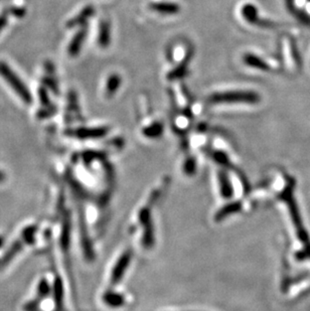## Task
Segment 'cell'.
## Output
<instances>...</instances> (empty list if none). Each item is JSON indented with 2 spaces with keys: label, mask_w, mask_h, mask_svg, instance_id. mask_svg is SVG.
Here are the masks:
<instances>
[{
  "label": "cell",
  "mask_w": 310,
  "mask_h": 311,
  "mask_svg": "<svg viewBox=\"0 0 310 311\" xmlns=\"http://www.w3.org/2000/svg\"><path fill=\"white\" fill-rule=\"evenodd\" d=\"M95 13V9L92 5H88L86 6L84 9L74 18H72L71 20L68 22L67 27L68 28H75L77 26H82L87 23V20L92 17Z\"/></svg>",
  "instance_id": "7"
},
{
  "label": "cell",
  "mask_w": 310,
  "mask_h": 311,
  "mask_svg": "<svg viewBox=\"0 0 310 311\" xmlns=\"http://www.w3.org/2000/svg\"><path fill=\"white\" fill-rule=\"evenodd\" d=\"M108 132V129L105 127H93V128H78L68 132L70 136H74L80 139H95L104 137Z\"/></svg>",
  "instance_id": "3"
},
{
  "label": "cell",
  "mask_w": 310,
  "mask_h": 311,
  "mask_svg": "<svg viewBox=\"0 0 310 311\" xmlns=\"http://www.w3.org/2000/svg\"><path fill=\"white\" fill-rule=\"evenodd\" d=\"M56 111V107L54 105H51L49 107H45V108L40 109L36 114V116L39 119H46V118H49V117H52L53 115H55Z\"/></svg>",
  "instance_id": "21"
},
{
  "label": "cell",
  "mask_w": 310,
  "mask_h": 311,
  "mask_svg": "<svg viewBox=\"0 0 310 311\" xmlns=\"http://www.w3.org/2000/svg\"><path fill=\"white\" fill-rule=\"evenodd\" d=\"M43 83L44 85L47 86L48 88H50L56 95H57L59 93V90H58V87H57V83L56 82V80L52 77V76H49V77H45L43 79Z\"/></svg>",
  "instance_id": "22"
},
{
  "label": "cell",
  "mask_w": 310,
  "mask_h": 311,
  "mask_svg": "<svg viewBox=\"0 0 310 311\" xmlns=\"http://www.w3.org/2000/svg\"><path fill=\"white\" fill-rule=\"evenodd\" d=\"M240 210V204L239 203H232V204H229V205H225V208L218 213L217 215V218L219 220H222L223 218L226 217V215H230L231 213H235V212H238Z\"/></svg>",
  "instance_id": "16"
},
{
  "label": "cell",
  "mask_w": 310,
  "mask_h": 311,
  "mask_svg": "<svg viewBox=\"0 0 310 311\" xmlns=\"http://www.w3.org/2000/svg\"><path fill=\"white\" fill-rule=\"evenodd\" d=\"M35 230H36L35 226H28V227H27V229L24 231V234H23L24 240H25L27 243H28V244H30V243H32V242L34 241Z\"/></svg>",
  "instance_id": "23"
},
{
  "label": "cell",
  "mask_w": 310,
  "mask_h": 311,
  "mask_svg": "<svg viewBox=\"0 0 310 311\" xmlns=\"http://www.w3.org/2000/svg\"><path fill=\"white\" fill-rule=\"evenodd\" d=\"M111 43V28L108 22H102L99 27L98 44L102 49H106Z\"/></svg>",
  "instance_id": "8"
},
{
  "label": "cell",
  "mask_w": 310,
  "mask_h": 311,
  "mask_svg": "<svg viewBox=\"0 0 310 311\" xmlns=\"http://www.w3.org/2000/svg\"><path fill=\"white\" fill-rule=\"evenodd\" d=\"M5 178H6L5 173H4L3 171H1V170H0V183H1V182H3V181L5 180Z\"/></svg>",
  "instance_id": "28"
},
{
  "label": "cell",
  "mask_w": 310,
  "mask_h": 311,
  "mask_svg": "<svg viewBox=\"0 0 310 311\" xmlns=\"http://www.w3.org/2000/svg\"><path fill=\"white\" fill-rule=\"evenodd\" d=\"M45 68H46L47 72H48L51 76L54 75V73H55V66H54V64H53L52 61L47 60L46 64H45Z\"/></svg>",
  "instance_id": "27"
},
{
  "label": "cell",
  "mask_w": 310,
  "mask_h": 311,
  "mask_svg": "<svg viewBox=\"0 0 310 311\" xmlns=\"http://www.w3.org/2000/svg\"><path fill=\"white\" fill-rule=\"evenodd\" d=\"M220 181H221L222 196L225 198H231L233 196V188H232V184H231L226 174L224 172H222L220 175Z\"/></svg>",
  "instance_id": "15"
},
{
  "label": "cell",
  "mask_w": 310,
  "mask_h": 311,
  "mask_svg": "<svg viewBox=\"0 0 310 311\" xmlns=\"http://www.w3.org/2000/svg\"><path fill=\"white\" fill-rule=\"evenodd\" d=\"M243 60L245 61V64L249 67H252L255 69H260V70H267V65L260 58V57H256L251 54L246 55L243 57Z\"/></svg>",
  "instance_id": "14"
},
{
  "label": "cell",
  "mask_w": 310,
  "mask_h": 311,
  "mask_svg": "<svg viewBox=\"0 0 310 311\" xmlns=\"http://www.w3.org/2000/svg\"><path fill=\"white\" fill-rule=\"evenodd\" d=\"M22 247H23V244L19 243L18 241H17L16 243H14L13 246L10 248V250H9V251L6 253V255H5V257H4L3 261H2V263H3V264L8 263V262L15 256V254H16L18 251H20Z\"/></svg>",
  "instance_id": "19"
},
{
  "label": "cell",
  "mask_w": 310,
  "mask_h": 311,
  "mask_svg": "<svg viewBox=\"0 0 310 311\" xmlns=\"http://www.w3.org/2000/svg\"><path fill=\"white\" fill-rule=\"evenodd\" d=\"M189 63H190V57H187L180 65H178L175 69H173L169 75H168V79L169 80H177V79H181L182 77H184L188 74V68H189Z\"/></svg>",
  "instance_id": "10"
},
{
  "label": "cell",
  "mask_w": 310,
  "mask_h": 311,
  "mask_svg": "<svg viewBox=\"0 0 310 311\" xmlns=\"http://www.w3.org/2000/svg\"><path fill=\"white\" fill-rule=\"evenodd\" d=\"M7 20H8V11H5L0 14V31L6 27Z\"/></svg>",
  "instance_id": "26"
},
{
  "label": "cell",
  "mask_w": 310,
  "mask_h": 311,
  "mask_svg": "<svg viewBox=\"0 0 310 311\" xmlns=\"http://www.w3.org/2000/svg\"><path fill=\"white\" fill-rule=\"evenodd\" d=\"M0 76L7 82V84L12 88V90L26 104H31L32 96L28 87L24 84L19 77H17V75L12 71V69L4 61H0Z\"/></svg>",
  "instance_id": "2"
},
{
  "label": "cell",
  "mask_w": 310,
  "mask_h": 311,
  "mask_svg": "<svg viewBox=\"0 0 310 311\" xmlns=\"http://www.w3.org/2000/svg\"><path fill=\"white\" fill-rule=\"evenodd\" d=\"M122 83V79L118 74H112L108 77L106 87H105V95L107 98H112L117 93Z\"/></svg>",
  "instance_id": "9"
},
{
  "label": "cell",
  "mask_w": 310,
  "mask_h": 311,
  "mask_svg": "<svg viewBox=\"0 0 310 311\" xmlns=\"http://www.w3.org/2000/svg\"><path fill=\"white\" fill-rule=\"evenodd\" d=\"M242 16L249 23L255 25L258 20V10L253 4H245L241 10Z\"/></svg>",
  "instance_id": "12"
},
{
  "label": "cell",
  "mask_w": 310,
  "mask_h": 311,
  "mask_svg": "<svg viewBox=\"0 0 310 311\" xmlns=\"http://www.w3.org/2000/svg\"><path fill=\"white\" fill-rule=\"evenodd\" d=\"M8 13H10L11 15L15 16V17H18V18H22L26 15L27 13V10L23 7H11L9 10H8Z\"/></svg>",
  "instance_id": "24"
},
{
  "label": "cell",
  "mask_w": 310,
  "mask_h": 311,
  "mask_svg": "<svg viewBox=\"0 0 310 311\" xmlns=\"http://www.w3.org/2000/svg\"><path fill=\"white\" fill-rule=\"evenodd\" d=\"M38 303H39L38 300H31L25 305L24 309L25 311H36L38 308Z\"/></svg>",
  "instance_id": "25"
},
{
  "label": "cell",
  "mask_w": 310,
  "mask_h": 311,
  "mask_svg": "<svg viewBox=\"0 0 310 311\" xmlns=\"http://www.w3.org/2000/svg\"><path fill=\"white\" fill-rule=\"evenodd\" d=\"M55 299H56V306L59 308L61 306L63 300V284L60 278H56L55 282Z\"/></svg>",
  "instance_id": "20"
},
{
  "label": "cell",
  "mask_w": 310,
  "mask_h": 311,
  "mask_svg": "<svg viewBox=\"0 0 310 311\" xmlns=\"http://www.w3.org/2000/svg\"><path fill=\"white\" fill-rule=\"evenodd\" d=\"M38 99H39L40 104L44 107H49V106L52 105V102H51V99L49 97L48 91H47V89L45 87H40L38 89Z\"/></svg>",
  "instance_id": "18"
},
{
  "label": "cell",
  "mask_w": 310,
  "mask_h": 311,
  "mask_svg": "<svg viewBox=\"0 0 310 311\" xmlns=\"http://www.w3.org/2000/svg\"><path fill=\"white\" fill-rule=\"evenodd\" d=\"M163 125L159 122H155L147 127H145L143 129V134L144 136L148 137V138H157V137H160L163 133Z\"/></svg>",
  "instance_id": "11"
},
{
  "label": "cell",
  "mask_w": 310,
  "mask_h": 311,
  "mask_svg": "<svg viewBox=\"0 0 310 311\" xmlns=\"http://www.w3.org/2000/svg\"><path fill=\"white\" fill-rule=\"evenodd\" d=\"M131 259H132V253H130V251H126L119 258V260L117 261L116 265L113 268L112 275H111L112 284H117L122 279L123 275L125 274L129 266Z\"/></svg>",
  "instance_id": "4"
},
{
  "label": "cell",
  "mask_w": 310,
  "mask_h": 311,
  "mask_svg": "<svg viewBox=\"0 0 310 311\" xmlns=\"http://www.w3.org/2000/svg\"><path fill=\"white\" fill-rule=\"evenodd\" d=\"M213 104H235V103H245L255 104L259 102L260 97L253 91H225L215 93L210 98Z\"/></svg>",
  "instance_id": "1"
},
{
  "label": "cell",
  "mask_w": 310,
  "mask_h": 311,
  "mask_svg": "<svg viewBox=\"0 0 310 311\" xmlns=\"http://www.w3.org/2000/svg\"><path fill=\"white\" fill-rule=\"evenodd\" d=\"M51 292V287L46 279H43L37 286V296L38 298H45Z\"/></svg>",
  "instance_id": "17"
},
{
  "label": "cell",
  "mask_w": 310,
  "mask_h": 311,
  "mask_svg": "<svg viewBox=\"0 0 310 311\" xmlns=\"http://www.w3.org/2000/svg\"><path fill=\"white\" fill-rule=\"evenodd\" d=\"M3 244H4V240H3V238L0 237V247H1Z\"/></svg>",
  "instance_id": "29"
},
{
  "label": "cell",
  "mask_w": 310,
  "mask_h": 311,
  "mask_svg": "<svg viewBox=\"0 0 310 311\" xmlns=\"http://www.w3.org/2000/svg\"><path fill=\"white\" fill-rule=\"evenodd\" d=\"M87 28H83L80 29L73 37L71 40L69 48H68V53L72 57H77L82 49V46L85 43V39L87 37Z\"/></svg>",
  "instance_id": "5"
},
{
  "label": "cell",
  "mask_w": 310,
  "mask_h": 311,
  "mask_svg": "<svg viewBox=\"0 0 310 311\" xmlns=\"http://www.w3.org/2000/svg\"><path fill=\"white\" fill-rule=\"evenodd\" d=\"M104 301L107 305H109L111 307H119V306L123 305L124 298L120 294L108 292L104 295Z\"/></svg>",
  "instance_id": "13"
},
{
  "label": "cell",
  "mask_w": 310,
  "mask_h": 311,
  "mask_svg": "<svg viewBox=\"0 0 310 311\" xmlns=\"http://www.w3.org/2000/svg\"><path fill=\"white\" fill-rule=\"evenodd\" d=\"M149 8L153 11H156L161 14L166 15H172L176 14L180 11V7L177 3L174 2H168V1H160V2H152L149 5Z\"/></svg>",
  "instance_id": "6"
}]
</instances>
